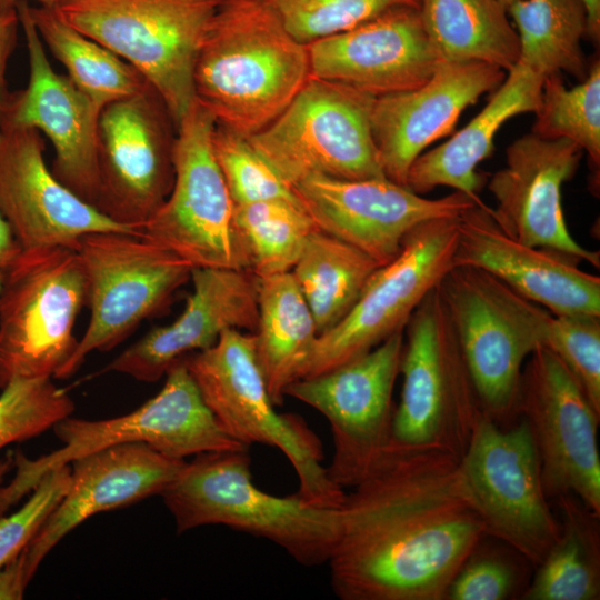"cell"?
<instances>
[{
  "label": "cell",
  "mask_w": 600,
  "mask_h": 600,
  "mask_svg": "<svg viewBox=\"0 0 600 600\" xmlns=\"http://www.w3.org/2000/svg\"><path fill=\"white\" fill-rule=\"evenodd\" d=\"M459 459L390 447L346 493L329 558L341 600H446L464 559L486 536Z\"/></svg>",
  "instance_id": "6da1fadb"
},
{
  "label": "cell",
  "mask_w": 600,
  "mask_h": 600,
  "mask_svg": "<svg viewBox=\"0 0 600 600\" xmlns=\"http://www.w3.org/2000/svg\"><path fill=\"white\" fill-rule=\"evenodd\" d=\"M309 78L307 44L264 0H223L200 46L193 86L217 124L249 138L276 120Z\"/></svg>",
  "instance_id": "7a4b0ae2"
},
{
  "label": "cell",
  "mask_w": 600,
  "mask_h": 600,
  "mask_svg": "<svg viewBox=\"0 0 600 600\" xmlns=\"http://www.w3.org/2000/svg\"><path fill=\"white\" fill-rule=\"evenodd\" d=\"M249 448L194 456L161 492L177 532L221 524L267 539L306 567L328 563L341 528L340 508L278 497L252 480Z\"/></svg>",
  "instance_id": "3957f363"
},
{
  "label": "cell",
  "mask_w": 600,
  "mask_h": 600,
  "mask_svg": "<svg viewBox=\"0 0 600 600\" xmlns=\"http://www.w3.org/2000/svg\"><path fill=\"white\" fill-rule=\"evenodd\" d=\"M199 392L221 428L239 443L279 449L299 481L297 494L323 508H340L346 492L322 466L317 434L301 417L276 410L260 368L253 332L229 329L214 346L184 357Z\"/></svg>",
  "instance_id": "277c9868"
},
{
  "label": "cell",
  "mask_w": 600,
  "mask_h": 600,
  "mask_svg": "<svg viewBox=\"0 0 600 600\" xmlns=\"http://www.w3.org/2000/svg\"><path fill=\"white\" fill-rule=\"evenodd\" d=\"M61 447L37 459L13 452V478L0 484V516L30 493L50 470L88 453L146 443L174 459L249 448L233 440L204 403L184 358L166 372L161 390L133 411L109 419H62L52 428Z\"/></svg>",
  "instance_id": "5b68a950"
},
{
  "label": "cell",
  "mask_w": 600,
  "mask_h": 600,
  "mask_svg": "<svg viewBox=\"0 0 600 600\" xmlns=\"http://www.w3.org/2000/svg\"><path fill=\"white\" fill-rule=\"evenodd\" d=\"M223 0H60V18L134 67L179 128L196 99L193 71Z\"/></svg>",
  "instance_id": "8992f818"
},
{
  "label": "cell",
  "mask_w": 600,
  "mask_h": 600,
  "mask_svg": "<svg viewBox=\"0 0 600 600\" xmlns=\"http://www.w3.org/2000/svg\"><path fill=\"white\" fill-rule=\"evenodd\" d=\"M86 304L76 249L21 250L1 272L0 388L13 379L56 378L74 352L73 328Z\"/></svg>",
  "instance_id": "52a82bcc"
},
{
  "label": "cell",
  "mask_w": 600,
  "mask_h": 600,
  "mask_svg": "<svg viewBox=\"0 0 600 600\" xmlns=\"http://www.w3.org/2000/svg\"><path fill=\"white\" fill-rule=\"evenodd\" d=\"M400 373L390 447L460 459L480 404L438 286L404 327Z\"/></svg>",
  "instance_id": "ba28073f"
},
{
  "label": "cell",
  "mask_w": 600,
  "mask_h": 600,
  "mask_svg": "<svg viewBox=\"0 0 600 600\" xmlns=\"http://www.w3.org/2000/svg\"><path fill=\"white\" fill-rule=\"evenodd\" d=\"M86 277L90 319L74 352L56 376L71 377L93 351H108L170 303L193 267L139 233L94 231L74 247Z\"/></svg>",
  "instance_id": "9c48e42d"
},
{
  "label": "cell",
  "mask_w": 600,
  "mask_h": 600,
  "mask_svg": "<svg viewBox=\"0 0 600 600\" xmlns=\"http://www.w3.org/2000/svg\"><path fill=\"white\" fill-rule=\"evenodd\" d=\"M216 120L197 99L182 118L174 147V182L139 234L194 268L251 271L234 203L216 160Z\"/></svg>",
  "instance_id": "30bf717a"
},
{
  "label": "cell",
  "mask_w": 600,
  "mask_h": 600,
  "mask_svg": "<svg viewBox=\"0 0 600 600\" xmlns=\"http://www.w3.org/2000/svg\"><path fill=\"white\" fill-rule=\"evenodd\" d=\"M374 99L310 77L286 110L248 140L291 188L311 176L387 178L370 128Z\"/></svg>",
  "instance_id": "8fae6325"
},
{
  "label": "cell",
  "mask_w": 600,
  "mask_h": 600,
  "mask_svg": "<svg viewBox=\"0 0 600 600\" xmlns=\"http://www.w3.org/2000/svg\"><path fill=\"white\" fill-rule=\"evenodd\" d=\"M464 490L484 527L537 567L560 536L546 497L537 450L522 418L500 427L481 408L458 461Z\"/></svg>",
  "instance_id": "7c38bea8"
},
{
  "label": "cell",
  "mask_w": 600,
  "mask_h": 600,
  "mask_svg": "<svg viewBox=\"0 0 600 600\" xmlns=\"http://www.w3.org/2000/svg\"><path fill=\"white\" fill-rule=\"evenodd\" d=\"M404 343V329L339 367L291 382L292 397L329 422L333 453L330 479L344 489L364 479L391 446L393 388Z\"/></svg>",
  "instance_id": "4fadbf2b"
},
{
  "label": "cell",
  "mask_w": 600,
  "mask_h": 600,
  "mask_svg": "<svg viewBox=\"0 0 600 600\" xmlns=\"http://www.w3.org/2000/svg\"><path fill=\"white\" fill-rule=\"evenodd\" d=\"M457 237L458 217L428 220L412 229L398 256L371 276L350 312L318 336L298 379L339 367L404 329L453 267Z\"/></svg>",
  "instance_id": "5bb4252c"
},
{
  "label": "cell",
  "mask_w": 600,
  "mask_h": 600,
  "mask_svg": "<svg viewBox=\"0 0 600 600\" xmlns=\"http://www.w3.org/2000/svg\"><path fill=\"white\" fill-rule=\"evenodd\" d=\"M178 129L159 92L107 104L98 122V197L107 218L139 232L170 194Z\"/></svg>",
  "instance_id": "9a60e30c"
},
{
  "label": "cell",
  "mask_w": 600,
  "mask_h": 600,
  "mask_svg": "<svg viewBox=\"0 0 600 600\" xmlns=\"http://www.w3.org/2000/svg\"><path fill=\"white\" fill-rule=\"evenodd\" d=\"M517 413L533 440L546 497L571 493L600 514V413L569 368L546 348H536L522 368Z\"/></svg>",
  "instance_id": "2e32d148"
},
{
  "label": "cell",
  "mask_w": 600,
  "mask_h": 600,
  "mask_svg": "<svg viewBox=\"0 0 600 600\" xmlns=\"http://www.w3.org/2000/svg\"><path fill=\"white\" fill-rule=\"evenodd\" d=\"M292 190L319 230L361 250L380 266L398 256L404 238L417 226L437 218H457L477 204L460 191L428 199L388 178L311 176L294 183Z\"/></svg>",
  "instance_id": "e0dca14e"
},
{
  "label": "cell",
  "mask_w": 600,
  "mask_h": 600,
  "mask_svg": "<svg viewBox=\"0 0 600 600\" xmlns=\"http://www.w3.org/2000/svg\"><path fill=\"white\" fill-rule=\"evenodd\" d=\"M582 153L569 139L524 134L507 148L506 166L492 174L488 189L497 203L492 216L506 234L599 268V251L573 239L562 209V186L574 176Z\"/></svg>",
  "instance_id": "ac0fdd59"
},
{
  "label": "cell",
  "mask_w": 600,
  "mask_h": 600,
  "mask_svg": "<svg viewBox=\"0 0 600 600\" xmlns=\"http://www.w3.org/2000/svg\"><path fill=\"white\" fill-rule=\"evenodd\" d=\"M28 7V1L17 3L28 51L29 81L24 89L13 91L1 127L42 131L54 148L53 176L94 207L98 197V122L101 109L69 77L58 74L52 69Z\"/></svg>",
  "instance_id": "d6986e66"
},
{
  "label": "cell",
  "mask_w": 600,
  "mask_h": 600,
  "mask_svg": "<svg viewBox=\"0 0 600 600\" xmlns=\"http://www.w3.org/2000/svg\"><path fill=\"white\" fill-rule=\"evenodd\" d=\"M438 288L481 410L500 427L513 424L531 347L494 299L482 270L452 267Z\"/></svg>",
  "instance_id": "ffe728a7"
},
{
  "label": "cell",
  "mask_w": 600,
  "mask_h": 600,
  "mask_svg": "<svg viewBox=\"0 0 600 600\" xmlns=\"http://www.w3.org/2000/svg\"><path fill=\"white\" fill-rule=\"evenodd\" d=\"M40 131L0 127V211L22 250L73 248L94 231L136 230L120 226L63 186L46 164Z\"/></svg>",
  "instance_id": "44dd1931"
},
{
  "label": "cell",
  "mask_w": 600,
  "mask_h": 600,
  "mask_svg": "<svg viewBox=\"0 0 600 600\" xmlns=\"http://www.w3.org/2000/svg\"><path fill=\"white\" fill-rule=\"evenodd\" d=\"M504 78V70L489 63L440 61L420 87L376 98L370 128L386 177L406 186L413 161Z\"/></svg>",
  "instance_id": "7402d4cb"
},
{
  "label": "cell",
  "mask_w": 600,
  "mask_h": 600,
  "mask_svg": "<svg viewBox=\"0 0 600 600\" xmlns=\"http://www.w3.org/2000/svg\"><path fill=\"white\" fill-rule=\"evenodd\" d=\"M557 251L506 234L492 209L477 203L458 217L453 267L482 270L553 314L600 317V278Z\"/></svg>",
  "instance_id": "603a6c76"
},
{
  "label": "cell",
  "mask_w": 600,
  "mask_h": 600,
  "mask_svg": "<svg viewBox=\"0 0 600 600\" xmlns=\"http://www.w3.org/2000/svg\"><path fill=\"white\" fill-rule=\"evenodd\" d=\"M310 77L376 98L423 84L440 62L419 9L399 7L346 32L309 44Z\"/></svg>",
  "instance_id": "cb8c5ba5"
},
{
  "label": "cell",
  "mask_w": 600,
  "mask_h": 600,
  "mask_svg": "<svg viewBox=\"0 0 600 600\" xmlns=\"http://www.w3.org/2000/svg\"><path fill=\"white\" fill-rule=\"evenodd\" d=\"M190 280L192 292L182 313L172 323L151 329L110 361L103 372L156 382L177 360L214 346L223 331H256L258 278L251 271L194 268Z\"/></svg>",
  "instance_id": "d4e9b609"
},
{
  "label": "cell",
  "mask_w": 600,
  "mask_h": 600,
  "mask_svg": "<svg viewBox=\"0 0 600 600\" xmlns=\"http://www.w3.org/2000/svg\"><path fill=\"white\" fill-rule=\"evenodd\" d=\"M184 462L146 443L113 446L71 461L70 483L64 496L19 553L29 579L46 556L74 528L99 512L160 496Z\"/></svg>",
  "instance_id": "484cf974"
},
{
  "label": "cell",
  "mask_w": 600,
  "mask_h": 600,
  "mask_svg": "<svg viewBox=\"0 0 600 600\" xmlns=\"http://www.w3.org/2000/svg\"><path fill=\"white\" fill-rule=\"evenodd\" d=\"M487 106L442 144L422 152L411 164L406 187L423 196L437 187H450L482 203L479 192L484 177L478 164L493 150L501 126L520 113L536 112L544 77L517 62Z\"/></svg>",
  "instance_id": "4316f807"
},
{
  "label": "cell",
  "mask_w": 600,
  "mask_h": 600,
  "mask_svg": "<svg viewBox=\"0 0 600 600\" xmlns=\"http://www.w3.org/2000/svg\"><path fill=\"white\" fill-rule=\"evenodd\" d=\"M257 358L270 397L282 406L318 338L311 310L291 272L258 278Z\"/></svg>",
  "instance_id": "83f0119b"
},
{
  "label": "cell",
  "mask_w": 600,
  "mask_h": 600,
  "mask_svg": "<svg viewBox=\"0 0 600 600\" xmlns=\"http://www.w3.org/2000/svg\"><path fill=\"white\" fill-rule=\"evenodd\" d=\"M498 0H420L426 34L440 61H480L506 72L519 60L516 29Z\"/></svg>",
  "instance_id": "f1b7e54d"
},
{
  "label": "cell",
  "mask_w": 600,
  "mask_h": 600,
  "mask_svg": "<svg viewBox=\"0 0 600 600\" xmlns=\"http://www.w3.org/2000/svg\"><path fill=\"white\" fill-rule=\"evenodd\" d=\"M484 276L494 299L532 351L541 347L554 353L600 413V317L553 314L489 273Z\"/></svg>",
  "instance_id": "f546056e"
},
{
  "label": "cell",
  "mask_w": 600,
  "mask_h": 600,
  "mask_svg": "<svg viewBox=\"0 0 600 600\" xmlns=\"http://www.w3.org/2000/svg\"><path fill=\"white\" fill-rule=\"evenodd\" d=\"M553 500L560 516V536L536 567L521 599L598 600L600 514L571 493Z\"/></svg>",
  "instance_id": "4dcf8cb0"
},
{
  "label": "cell",
  "mask_w": 600,
  "mask_h": 600,
  "mask_svg": "<svg viewBox=\"0 0 600 600\" xmlns=\"http://www.w3.org/2000/svg\"><path fill=\"white\" fill-rule=\"evenodd\" d=\"M379 267L353 246L319 229L311 232L290 272L311 310L318 336L350 312Z\"/></svg>",
  "instance_id": "1f68e13d"
},
{
  "label": "cell",
  "mask_w": 600,
  "mask_h": 600,
  "mask_svg": "<svg viewBox=\"0 0 600 600\" xmlns=\"http://www.w3.org/2000/svg\"><path fill=\"white\" fill-rule=\"evenodd\" d=\"M28 10L42 42L99 109L149 84L130 63L63 21L54 7L29 4Z\"/></svg>",
  "instance_id": "d6a6232c"
},
{
  "label": "cell",
  "mask_w": 600,
  "mask_h": 600,
  "mask_svg": "<svg viewBox=\"0 0 600 600\" xmlns=\"http://www.w3.org/2000/svg\"><path fill=\"white\" fill-rule=\"evenodd\" d=\"M519 38L521 64L548 77L560 71L588 76L581 39L587 36L582 0H519L508 8Z\"/></svg>",
  "instance_id": "836d02e7"
},
{
  "label": "cell",
  "mask_w": 600,
  "mask_h": 600,
  "mask_svg": "<svg viewBox=\"0 0 600 600\" xmlns=\"http://www.w3.org/2000/svg\"><path fill=\"white\" fill-rule=\"evenodd\" d=\"M234 221L259 279L290 272L318 229L300 202L283 199L234 204Z\"/></svg>",
  "instance_id": "e575fe53"
},
{
  "label": "cell",
  "mask_w": 600,
  "mask_h": 600,
  "mask_svg": "<svg viewBox=\"0 0 600 600\" xmlns=\"http://www.w3.org/2000/svg\"><path fill=\"white\" fill-rule=\"evenodd\" d=\"M531 133L544 139H569L588 153L593 171L600 167V62L568 89L560 74L544 78Z\"/></svg>",
  "instance_id": "d590c367"
},
{
  "label": "cell",
  "mask_w": 600,
  "mask_h": 600,
  "mask_svg": "<svg viewBox=\"0 0 600 600\" xmlns=\"http://www.w3.org/2000/svg\"><path fill=\"white\" fill-rule=\"evenodd\" d=\"M52 378L13 379L0 393V450L40 436L72 416L74 402Z\"/></svg>",
  "instance_id": "8d00e7d4"
},
{
  "label": "cell",
  "mask_w": 600,
  "mask_h": 600,
  "mask_svg": "<svg viewBox=\"0 0 600 600\" xmlns=\"http://www.w3.org/2000/svg\"><path fill=\"white\" fill-rule=\"evenodd\" d=\"M264 1L287 31L303 44L346 32L394 8L420 7V0Z\"/></svg>",
  "instance_id": "74e56055"
},
{
  "label": "cell",
  "mask_w": 600,
  "mask_h": 600,
  "mask_svg": "<svg viewBox=\"0 0 600 600\" xmlns=\"http://www.w3.org/2000/svg\"><path fill=\"white\" fill-rule=\"evenodd\" d=\"M486 537V536H484ZM484 537L471 550L452 578L446 600H508L521 598L527 589L526 566H532L516 550Z\"/></svg>",
  "instance_id": "f35d334b"
},
{
  "label": "cell",
  "mask_w": 600,
  "mask_h": 600,
  "mask_svg": "<svg viewBox=\"0 0 600 600\" xmlns=\"http://www.w3.org/2000/svg\"><path fill=\"white\" fill-rule=\"evenodd\" d=\"M212 148L234 204L272 199L300 202L248 138L216 123Z\"/></svg>",
  "instance_id": "ab89813d"
},
{
  "label": "cell",
  "mask_w": 600,
  "mask_h": 600,
  "mask_svg": "<svg viewBox=\"0 0 600 600\" xmlns=\"http://www.w3.org/2000/svg\"><path fill=\"white\" fill-rule=\"evenodd\" d=\"M70 464L47 472L27 501L9 516H0V568L17 557L58 506L70 483Z\"/></svg>",
  "instance_id": "60d3db41"
},
{
  "label": "cell",
  "mask_w": 600,
  "mask_h": 600,
  "mask_svg": "<svg viewBox=\"0 0 600 600\" xmlns=\"http://www.w3.org/2000/svg\"><path fill=\"white\" fill-rule=\"evenodd\" d=\"M19 24L17 4L0 6V127L6 119L13 94L8 87L7 67L17 44Z\"/></svg>",
  "instance_id": "b9f144b4"
},
{
  "label": "cell",
  "mask_w": 600,
  "mask_h": 600,
  "mask_svg": "<svg viewBox=\"0 0 600 600\" xmlns=\"http://www.w3.org/2000/svg\"><path fill=\"white\" fill-rule=\"evenodd\" d=\"M31 580L18 554L0 568V600H20Z\"/></svg>",
  "instance_id": "7bdbcfd3"
},
{
  "label": "cell",
  "mask_w": 600,
  "mask_h": 600,
  "mask_svg": "<svg viewBox=\"0 0 600 600\" xmlns=\"http://www.w3.org/2000/svg\"><path fill=\"white\" fill-rule=\"evenodd\" d=\"M21 250L22 249L9 223L0 211V273L11 263Z\"/></svg>",
  "instance_id": "ee69618b"
},
{
  "label": "cell",
  "mask_w": 600,
  "mask_h": 600,
  "mask_svg": "<svg viewBox=\"0 0 600 600\" xmlns=\"http://www.w3.org/2000/svg\"><path fill=\"white\" fill-rule=\"evenodd\" d=\"M587 11V36L596 44L600 39V0H582Z\"/></svg>",
  "instance_id": "f6af8a7d"
},
{
  "label": "cell",
  "mask_w": 600,
  "mask_h": 600,
  "mask_svg": "<svg viewBox=\"0 0 600 600\" xmlns=\"http://www.w3.org/2000/svg\"><path fill=\"white\" fill-rule=\"evenodd\" d=\"M13 469V452L9 451L4 458L0 460V484L3 483L6 476Z\"/></svg>",
  "instance_id": "bcb514c9"
},
{
  "label": "cell",
  "mask_w": 600,
  "mask_h": 600,
  "mask_svg": "<svg viewBox=\"0 0 600 600\" xmlns=\"http://www.w3.org/2000/svg\"><path fill=\"white\" fill-rule=\"evenodd\" d=\"M20 1H36L40 6L54 7L60 0H0V6H13Z\"/></svg>",
  "instance_id": "7dc6e473"
},
{
  "label": "cell",
  "mask_w": 600,
  "mask_h": 600,
  "mask_svg": "<svg viewBox=\"0 0 600 600\" xmlns=\"http://www.w3.org/2000/svg\"><path fill=\"white\" fill-rule=\"evenodd\" d=\"M498 1L508 9L512 3L519 0H498Z\"/></svg>",
  "instance_id": "c3c4849f"
},
{
  "label": "cell",
  "mask_w": 600,
  "mask_h": 600,
  "mask_svg": "<svg viewBox=\"0 0 600 600\" xmlns=\"http://www.w3.org/2000/svg\"><path fill=\"white\" fill-rule=\"evenodd\" d=\"M0 288H1V273H0Z\"/></svg>",
  "instance_id": "681fc988"
}]
</instances>
